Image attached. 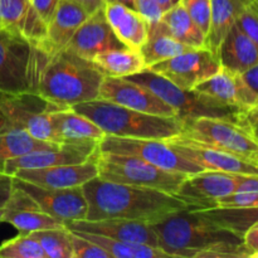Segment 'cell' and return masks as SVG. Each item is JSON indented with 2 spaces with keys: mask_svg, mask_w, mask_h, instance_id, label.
<instances>
[{
  "mask_svg": "<svg viewBox=\"0 0 258 258\" xmlns=\"http://www.w3.org/2000/svg\"><path fill=\"white\" fill-rule=\"evenodd\" d=\"M258 206V175H244L233 194L217 201L222 208H243Z\"/></svg>",
  "mask_w": 258,
  "mask_h": 258,
  "instance_id": "obj_35",
  "label": "cell"
},
{
  "mask_svg": "<svg viewBox=\"0 0 258 258\" xmlns=\"http://www.w3.org/2000/svg\"><path fill=\"white\" fill-rule=\"evenodd\" d=\"M203 221L238 234L243 238L244 233L258 223V206L243 208H222L214 207L209 209H189Z\"/></svg>",
  "mask_w": 258,
  "mask_h": 258,
  "instance_id": "obj_26",
  "label": "cell"
},
{
  "mask_svg": "<svg viewBox=\"0 0 258 258\" xmlns=\"http://www.w3.org/2000/svg\"><path fill=\"white\" fill-rule=\"evenodd\" d=\"M217 55L222 67L237 75L258 64V47L236 23L222 40Z\"/></svg>",
  "mask_w": 258,
  "mask_h": 258,
  "instance_id": "obj_23",
  "label": "cell"
},
{
  "mask_svg": "<svg viewBox=\"0 0 258 258\" xmlns=\"http://www.w3.org/2000/svg\"><path fill=\"white\" fill-rule=\"evenodd\" d=\"M57 145L59 144L37 140L23 128H15L0 134V173H4V165L8 160L19 158L33 151L52 149Z\"/></svg>",
  "mask_w": 258,
  "mask_h": 258,
  "instance_id": "obj_29",
  "label": "cell"
},
{
  "mask_svg": "<svg viewBox=\"0 0 258 258\" xmlns=\"http://www.w3.org/2000/svg\"><path fill=\"white\" fill-rule=\"evenodd\" d=\"M150 224L160 238L161 249L171 257H249L242 237L203 221L189 209Z\"/></svg>",
  "mask_w": 258,
  "mask_h": 258,
  "instance_id": "obj_2",
  "label": "cell"
},
{
  "mask_svg": "<svg viewBox=\"0 0 258 258\" xmlns=\"http://www.w3.org/2000/svg\"><path fill=\"white\" fill-rule=\"evenodd\" d=\"M98 151L138 156L164 170L185 175L203 171V169L198 165L179 155L171 148L170 144L158 139H134L105 135L98 143Z\"/></svg>",
  "mask_w": 258,
  "mask_h": 258,
  "instance_id": "obj_9",
  "label": "cell"
},
{
  "mask_svg": "<svg viewBox=\"0 0 258 258\" xmlns=\"http://www.w3.org/2000/svg\"><path fill=\"white\" fill-rule=\"evenodd\" d=\"M106 3H121V4L127 5L128 8L135 9V0H106Z\"/></svg>",
  "mask_w": 258,
  "mask_h": 258,
  "instance_id": "obj_48",
  "label": "cell"
},
{
  "mask_svg": "<svg viewBox=\"0 0 258 258\" xmlns=\"http://www.w3.org/2000/svg\"><path fill=\"white\" fill-rule=\"evenodd\" d=\"M252 3H253L254 7H256L257 9H258V0H252Z\"/></svg>",
  "mask_w": 258,
  "mask_h": 258,
  "instance_id": "obj_50",
  "label": "cell"
},
{
  "mask_svg": "<svg viewBox=\"0 0 258 258\" xmlns=\"http://www.w3.org/2000/svg\"><path fill=\"white\" fill-rule=\"evenodd\" d=\"M126 78L136 83H140L153 91L164 102L168 103L176 111V116L181 121L197 117H216L238 123L239 116L243 112L238 108L222 105V103L197 92L196 90H183L166 80L165 77L148 70V68Z\"/></svg>",
  "mask_w": 258,
  "mask_h": 258,
  "instance_id": "obj_5",
  "label": "cell"
},
{
  "mask_svg": "<svg viewBox=\"0 0 258 258\" xmlns=\"http://www.w3.org/2000/svg\"><path fill=\"white\" fill-rule=\"evenodd\" d=\"M190 49L196 48L183 44L170 35L161 32L154 24H149V38L145 44L140 48V52L148 68L155 63L163 62Z\"/></svg>",
  "mask_w": 258,
  "mask_h": 258,
  "instance_id": "obj_31",
  "label": "cell"
},
{
  "mask_svg": "<svg viewBox=\"0 0 258 258\" xmlns=\"http://www.w3.org/2000/svg\"><path fill=\"white\" fill-rule=\"evenodd\" d=\"M241 76L244 80V82L248 85V87L258 96V64L254 66V67L249 68L248 71L242 73Z\"/></svg>",
  "mask_w": 258,
  "mask_h": 258,
  "instance_id": "obj_45",
  "label": "cell"
},
{
  "mask_svg": "<svg viewBox=\"0 0 258 258\" xmlns=\"http://www.w3.org/2000/svg\"><path fill=\"white\" fill-rule=\"evenodd\" d=\"M0 258H47L39 242L30 233L3 242L0 244Z\"/></svg>",
  "mask_w": 258,
  "mask_h": 258,
  "instance_id": "obj_34",
  "label": "cell"
},
{
  "mask_svg": "<svg viewBox=\"0 0 258 258\" xmlns=\"http://www.w3.org/2000/svg\"><path fill=\"white\" fill-rule=\"evenodd\" d=\"M103 78L91 60L67 48L54 53L40 48L33 93L59 107H72L98 98Z\"/></svg>",
  "mask_w": 258,
  "mask_h": 258,
  "instance_id": "obj_3",
  "label": "cell"
},
{
  "mask_svg": "<svg viewBox=\"0 0 258 258\" xmlns=\"http://www.w3.org/2000/svg\"><path fill=\"white\" fill-rule=\"evenodd\" d=\"M135 9L145 18L149 24L159 22L164 13L158 0H135Z\"/></svg>",
  "mask_w": 258,
  "mask_h": 258,
  "instance_id": "obj_39",
  "label": "cell"
},
{
  "mask_svg": "<svg viewBox=\"0 0 258 258\" xmlns=\"http://www.w3.org/2000/svg\"><path fill=\"white\" fill-rule=\"evenodd\" d=\"M191 19L207 35L211 24V0H179Z\"/></svg>",
  "mask_w": 258,
  "mask_h": 258,
  "instance_id": "obj_37",
  "label": "cell"
},
{
  "mask_svg": "<svg viewBox=\"0 0 258 258\" xmlns=\"http://www.w3.org/2000/svg\"><path fill=\"white\" fill-rule=\"evenodd\" d=\"M194 90L222 105L242 111L258 103V96L248 87L242 76L223 67Z\"/></svg>",
  "mask_w": 258,
  "mask_h": 258,
  "instance_id": "obj_19",
  "label": "cell"
},
{
  "mask_svg": "<svg viewBox=\"0 0 258 258\" xmlns=\"http://www.w3.org/2000/svg\"><path fill=\"white\" fill-rule=\"evenodd\" d=\"M72 108L93 121L106 135L166 140L183 130V121L178 117L144 113L101 98L78 103Z\"/></svg>",
  "mask_w": 258,
  "mask_h": 258,
  "instance_id": "obj_4",
  "label": "cell"
},
{
  "mask_svg": "<svg viewBox=\"0 0 258 258\" xmlns=\"http://www.w3.org/2000/svg\"><path fill=\"white\" fill-rule=\"evenodd\" d=\"M3 222L12 224L20 233H32L43 229L64 227V223L53 218L49 214L39 209H25V211H4Z\"/></svg>",
  "mask_w": 258,
  "mask_h": 258,
  "instance_id": "obj_32",
  "label": "cell"
},
{
  "mask_svg": "<svg viewBox=\"0 0 258 258\" xmlns=\"http://www.w3.org/2000/svg\"><path fill=\"white\" fill-rule=\"evenodd\" d=\"M158 3L160 4V7L163 8L164 12H165V10H168L169 8L173 7L175 3H178V0H158Z\"/></svg>",
  "mask_w": 258,
  "mask_h": 258,
  "instance_id": "obj_47",
  "label": "cell"
},
{
  "mask_svg": "<svg viewBox=\"0 0 258 258\" xmlns=\"http://www.w3.org/2000/svg\"><path fill=\"white\" fill-rule=\"evenodd\" d=\"M98 148V141L78 144H59L47 150H37L8 160L4 173L12 175L19 169H42L66 164H80L88 160Z\"/></svg>",
  "mask_w": 258,
  "mask_h": 258,
  "instance_id": "obj_15",
  "label": "cell"
},
{
  "mask_svg": "<svg viewBox=\"0 0 258 258\" xmlns=\"http://www.w3.org/2000/svg\"><path fill=\"white\" fill-rule=\"evenodd\" d=\"M52 122L60 144L98 141L106 135L93 121L72 107H59L52 112Z\"/></svg>",
  "mask_w": 258,
  "mask_h": 258,
  "instance_id": "obj_24",
  "label": "cell"
},
{
  "mask_svg": "<svg viewBox=\"0 0 258 258\" xmlns=\"http://www.w3.org/2000/svg\"><path fill=\"white\" fill-rule=\"evenodd\" d=\"M0 24L40 45L45 39L47 24L40 18L30 0H0Z\"/></svg>",
  "mask_w": 258,
  "mask_h": 258,
  "instance_id": "obj_21",
  "label": "cell"
},
{
  "mask_svg": "<svg viewBox=\"0 0 258 258\" xmlns=\"http://www.w3.org/2000/svg\"><path fill=\"white\" fill-rule=\"evenodd\" d=\"M91 62L103 76L126 78L146 70V63L140 49L122 47L106 50L95 55Z\"/></svg>",
  "mask_w": 258,
  "mask_h": 258,
  "instance_id": "obj_28",
  "label": "cell"
},
{
  "mask_svg": "<svg viewBox=\"0 0 258 258\" xmlns=\"http://www.w3.org/2000/svg\"><path fill=\"white\" fill-rule=\"evenodd\" d=\"M71 231V229H70ZM77 232L78 234L85 238L90 239L93 243L105 249L110 257L113 258H169L170 254L166 253L164 249L158 247L149 246V244L131 243V242L118 241V239L110 238V237L101 236V234L86 233V232Z\"/></svg>",
  "mask_w": 258,
  "mask_h": 258,
  "instance_id": "obj_30",
  "label": "cell"
},
{
  "mask_svg": "<svg viewBox=\"0 0 258 258\" xmlns=\"http://www.w3.org/2000/svg\"><path fill=\"white\" fill-rule=\"evenodd\" d=\"M58 3L59 0H32V5L40 15V18L44 20L45 24H48L49 20L52 19L58 7Z\"/></svg>",
  "mask_w": 258,
  "mask_h": 258,
  "instance_id": "obj_41",
  "label": "cell"
},
{
  "mask_svg": "<svg viewBox=\"0 0 258 258\" xmlns=\"http://www.w3.org/2000/svg\"><path fill=\"white\" fill-rule=\"evenodd\" d=\"M40 48L0 24V97L33 93Z\"/></svg>",
  "mask_w": 258,
  "mask_h": 258,
  "instance_id": "obj_6",
  "label": "cell"
},
{
  "mask_svg": "<svg viewBox=\"0 0 258 258\" xmlns=\"http://www.w3.org/2000/svg\"><path fill=\"white\" fill-rule=\"evenodd\" d=\"M239 125L246 128L258 143V103L247 108L239 116Z\"/></svg>",
  "mask_w": 258,
  "mask_h": 258,
  "instance_id": "obj_40",
  "label": "cell"
},
{
  "mask_svg": "<svg viewBox=\"0 0 258 258\" xmlns=\"http://www.w3.org/2000/svg\"><path fill=\"white\" fill-rule=\"evenodd\" d=\"M106 19L125 47L140 49L149 38V23L138 10L121 3H105Z\"/></svg>",
  "mask_w": 258,
  "mask_h": 258,
  "instance_id": "obj_22",
  "label": "cell"
},
{
  "mask_svg": "<svg viewBox=\"0 0 258 258\" xmlns=\"http://www.w3.org/2000/svg\"><path fill=\"white\" fill-rule=\"evenodd\" d=\"M166 143L183 156L203 170L224 171L241 175H258V163L216 149L204 148L185 140L180 135L166 139Z\"/></svg>",
  "mask_w": 258,
  "mask_h": 258,
  "instance_id": "obj_14",
  "label": "cell"
},
{
  "mask_svg": "<svg viewBox=\"0 0 258 258\" xmlns=\"http://www.w3.org/2000/svg\"><path fill=\"white\" fill-rule=\"evenodd\" d=\"M178 2H179V0H178Z\"/></svg>",
  "mask_w": 258,
  "mask_h": 258,
  "instance_id": "obj_54",
  "label": "cell"
},
{
  "mask_svg": "<svg viewBox=\"0 0 258 258\" xmlns=\"http://www.w3.org/2000/svg\"><path fill=\"white\" fill-rule=\"evenodd\" d=\"M75 2H77L78 4L82 5L88 14H92L96 10L103 8L106 0H75Z\"/></svg>",
  "mask_w": 258,
  "mask_h": 258,
  "instance_id": "obj_46",
  "label": "cell"
},
{
  "mask_svg": "<svg viewBox=\"0 0 258 258\" xmlns=\"http://www.w3.org/2000/svg\"><path fill=\"white\" fill-rule=\"evenodd\" d=\"M243 176L224 171H199L186 176L174 194L191 204L193 209L214 208L218 199L237 190Z\"/></svg>",
  "mask_w": 258,
  "mask_h": 258,
  "instance_id": "obj_11",
  "label": "cell"
},
{
  "mask_svg": "<svg viewBox=\"0 0 258 258\" xmlns=\"http://www.w3.org/2000/svg\"><path fill=\"white\" fill-rule=\"evenodd\" d=\"M70 238L71 244H72L73 258H111L105 249L78 234L77 232L70 231Z\"/></svg>",
  "mask_w": 258,
  "mask_h": 258,
  "instance_id": "obj_36",
  "label": "cell"
},
{
  "mask_svg": "<svg viewBox=\"0 0 258 258\" xmlns=\"http://www.w3.org/2000/svg\"><path fill=\"white\" fill-rule=\"evenodd\" d=\"M251 258H258V252H257V253H254L253 256H252Z\"/></svg>",
  "mask_w": 258,
  "mask_h": 258,
  "instance_id": "obj_51",
  "label": "cell"
},
{
  "mask_svg": "<svg viewBox=\"0 0 258 258\" xmlns=\"http://www.w3.org/2000/svg\"><path fill=\"white\" fill-rule=\"evenodd\" d=\"M13 184L27 191L39 206V209L63 222L82 221L87 214V201L82 186L76 188H43L13 176Z\"/></svg>",
  "mask_w": 258,
  "mask_h": 258,
  "instance_id": "obj_12",
  "label": "cell"
},
{
  "mask_svg": "<svg viewBox=\"0 0 258 258\" xmlns=\"http://www.w3.org/2000/svg\"><path fill=\"white\" fill-rule=\"evenodd\" d=\"M88 15L85 8L75 0H59L52 19L47 24L44 42L38 47L47 53L64 49Z\"/></svg>",
  "mask_w": 258,
  "mask_h": 258,
  "instance_id": "obj_20",
  "label": "cell"
},
{
  "mask_svg": "<svg viewBox=\"0 0 258 258\" xmlns=\"http://www.w3.org/2000/svg\"><path fill=\"white\" fill-rule=\"evenodd\" d=\"M98 178L112 183L158 189L174 194L188 175L158 168L138 156L96 151Z\"/></svg>",
  "mask_w": 258,
  "mask_h": 258,
  "instance_id": "obj_7",
  "label": "cell"
},
{
  "mask_svg": "<svg viewBox=\"0 0 258 258\" xmlns=\"http://www.w3.org/2000/svg\"><path fill=\"white\" fill-rule=\"evenodd\" d=\"M236 24L253 40L254 44L258 47V9L249 3L241 13L236 20Z\"/></svg>",
  "mask_w": 258,
  "mask_h": 258,
  "instance_id": "obj_38",
  "label": "cell"
},
{
  "mask_svg": "<svg viewBox=\"0 0 258 258\" xmlns=\"http://www.w3.org/2000/svg\"><path fill=\"white\" fill-rule=\"evenodd\" d=\"M125 45L116 38L106 19L103 8L88 15L73 34L67 44V49L87 60H92L95 55Z\"/></svg>",
  "mask_w": 258,
  "mask_h": 258,
  "instance_id": "obj_18",
  "label": "cell"
},
{
  "mask_svg": "<svg viewBox=\"0 0 258 258\" xmlns=\"http://www.w3.org/2000/svg\"><path fill=\"white\" fill-rule=\"evenodd\" d=\"M243 244L247 252L249 253V258L258 252V223L248 229L243 236Z\"/></svg>",
  "mask_w": 258,
  "mask_h": 258,
  "instance_id": "obj_42",
  "label": "cell"
},
{
  "mask_svg": "<svg viewBox=\"0 0 258 258\" xmlns=\"http://www.w3.org/2000/svg\"><path fill=\"white\" fill-rule=\"evenodd\" d=\"M249 3L251 0H211V24L206 35V48L217 55L222 40Z\"/></svg>",
  "mask_w": 258,
  "mask_h": 258,
  "instance_id": "obj_27",
  "label": "cell"
},
{
  "mask_svg": "<svg viewBox=\"0 0 258 258\" xmlns=\"http://www.w3.org/2000/svg\"><path fill=\"white\" fill-rule=\"evenodd\" d=\"M222 68L219 58L208 48L186 50L173 58L155 63L148 70L163 76L178 87L191 91Z\"/></svg>",
  "mask_w": 258,
  "mask_h": 258,
  "instance_id": "obj_10",
  "label": "cell"
},
{
  "mask_svg": "<svg viewBox=\"0 0 258 258\" xmlns=\"http://www.w3.org/2000/svg\"><path fill=\"white\" fill-rule=\"evenodd\" d=\"M64 226L71 231L86 232V233L101 234L131 243L149 244V246L161 248V242L153 226L145 222L131 221V219L113 218L101 219V221H71L66 222Z\"/></svg>",
  "mask_w": 258,
  "mask_h": 258,
  "instance_id": "obj_17",
  "label": "cell"
},
{
  "mask_svg": "<svg viewBox=\"0 0 258 258\" xmlns=\"http://www.w3.org/2000/svg\"><path fill=\"white\" fill-rule=\"evenodd\" d=\"M179 135L196 145L258 163V143L246 128L233 121L216 117L191 118L183 121V130Z\"/></svg>",
  "mask_w": 258,
  "mask_h": 258,
  "instance_id": "obj_8",
  "label": "cell"
},
{
  "mask_svg": "<svg viewBox=\"0 0 258 258\" xmlns=\"http://www.w3.org/2000/svg\"><path fill=\"white\" fill-rule=\"evenodd\" d=\"M3 98H7V97H0V100H3Z\"/></svg>",
  "mask_w": 258,
  "mask_h": 258,
  "instance_id": "obj_52",
  "label": "cell"
},
{
  "mask_svg": "<svg viewBox=\"0 0 258 258\" xmlns=\"http://www.w3.org/2000/svg\"><path fill=\"white\" fill-rule=\"evenodd\" d=\"M87 201V221L122 218L154 223L193 206L175 194L126 185L96 178L82 185Z\"/></svg>",
  "mask_w": 258,
  "mask_h": 258,
  "instance_id": "obj_1",
  "label": "cell"
},
{
  "mask_svg": "<svg viewBox=\"0 0 258 258\" xmlns=\"http://www.w3.org/2000/svg\"><path fill=\"white\" fill-rule=\"evenodd\" d=\"M158 29L191 48L206 47V35L194 23L180 2L163 13L159 22L153 23Z\"/></svg>",
  "mask_w": 258,
  "mask_h": 258,
  "instance_id": "obj_25",
  "label": "cell"
},
{
  "mask_svg": "<svg viewBox=\"0 0 258 258\" xmlns=\"http://www.w3.org/2000/svg\"><path fill=\"white\" fill-rule=\"evenodd\" d=\"M30 234L39 242L47 258H73L70 229L66 226L32 232Z\"/></svg>",
  "mask_w": 258,
  "mask_h": 258,
  "instance_id": "obj_33",
  "label": "cell"
},
{
  "mask_svg": "<svg viewBox=\"0 0 258 258\" xmlns=\"http://www.w3.org/2000/svg\"><path fill=\"white\" fill-rule=\"evenodd\" d=\"M13 176L43 188L62 189L82 186L91 179L98 176L96 153L88 160L80 164H66L42 169H19Z\"/></svg>",
  "mask_w": 258,
  "mask_h": 258,
  "instance_id": "obj_16",
  "label": "cell"
},
{
  "mask_svg": "<svg viewBox=\"0 0 258 258\" xmlns=\"http://www.w3.org/2000/svg\"><path fill=\"white\" fill-rule=\"evenodd\" d=\"M3 100H4V98H3ZM3 100H0V134L18 128L17 123L14 122V120L10 117L8 111L5 110L4 106H3Z\"/></svg>",
  "mask_w": 258,
  "mask_h": 258,
  "instance_id": "obj_44",
  "label": "cell"
},
{
  "mask_svg": "<svg viewBox=\"0 0 258 258\" xmlns=\"http://www.w3.org/2000/svg\"><path fill=\"white\" fill-rule=\"evenodd\" d=\"M3 222V208H0V223Z\"/></svg>",
  "mask_w": 258,
  "mask_h": 258,
  "instance_id": "obj_49",
  "label": "cell"
},
{
  "mask_svg": "<svg viewBox=\"0 0 258 258\" xmlns=\"http://www.w3.org/2000/svg\"><path fill=\"white\" fill-rule=\"evenodd\" d=\"M13 189V176L0 173V208L5 206Z\"/></svg>",
  "mask_w": 258,
  "mask_h": 258,
  "instance_id": "obj_43",
  "label": "cell"
},
{
  "mask_svg": "<svg viewBox=\"0 0 258 258\" xmlns=\"http://www.w3.org/2000/svg\"><path fill=\"white\" fill-rule=\"evenodd\" d=\"M98 98L151 115L178 117L176 111L145 86L127 78L105 76Z\"/></svg>",
  "mask_w": 258,
  "mask_h": 258,
  "instance_id": "obj_13",
  "label": "cell"
},
{
  "mask_svg": "<svg viewBox=\"0 0 258 258\" xmlns=\"http://www.w3.org/2000/svg\"><path fill=\"white\" fill-rule=\"evenodd\" d=\"M30 2H32V0H30Z\"/></svg>",
  "mask_w": 258,
  "mask_h": 258,
  "instance_id": "obj_53",
  "label": "cell"
}]
</instances>
